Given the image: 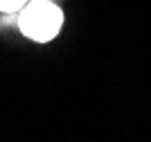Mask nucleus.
Listing matches in <instances>:
<instances>
[{
	"label": "nucleus",
	"instance_id": "nucleus-2",
	"mask_svg": "<svg viewBox=\"0 0 151 142\" xmlns=\"http://www.w3.org/2000/svg\"><path fill=\"white\" fill-rule=\"evenodd\" d=\"M29 0H0V12L5 14H18Z\"/></svg>",
	"mask_w": 151,
	"mask_h": 142
},
{
	"label": "nucleus",
	"instance_id": "nucleus-1",
	"mask_svg": "<svg viewBox=\"0 0 151 142\" xmlns=\"http://www.w3.org/2000/svg\"><path fill=\"white\" fill-rule=\"evenodd\" d=\"M63 12L54 0H29L18 12V30L36 43H47L59 36Z\"/></svg>",
	"mask_w": 151,
	"mask_h": 142
}]
</instances>
